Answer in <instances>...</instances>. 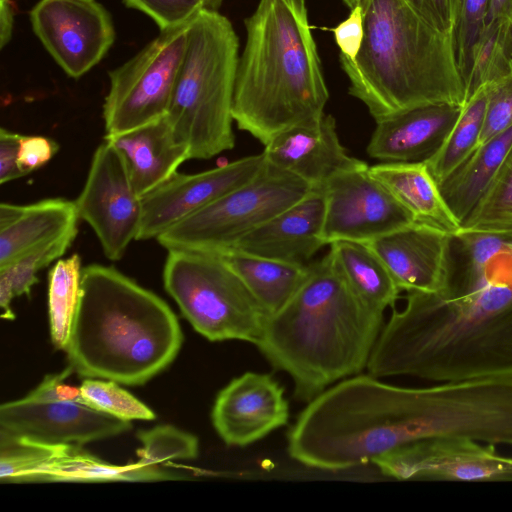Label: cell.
Wrapping results in <instances>:
<instances>
[{
  "mask_svg": "<svg viewBox=\"0 0 512 512\" xmlns=\"http://www.w3.org/2000/svg\"><path fill=\"white\" fill-rule=\"evenodd\" d=\"M139 461L159 465L169 460H191L198 455L197 438L172 425H160L140 431Z\"/></svg>",
  "mask_w": 512,
  "mask_h": 512,
  "instance_id": "cell-35",
  "label": "cell"
},
{
  "mask_svg": "<svg viewBox=\"0 0 512 512\" xmlns=\"http://www.w3.org/2000/svg\"><path fill=\"white\" fill-rule=\"evenodd\" d=\"M383 326V313L358 299L327 253L309 263L298 291L267 317L256 346L274 369L291 377L294 397L310 402L367 368Z\"/></svg>",
  "mask_w": 512,
  "mask_h": 512,
  "instance_id": "cell-2",
  "label": "cell"
},
{
  "mask_svg": "<svg viewBox=\"0 0 512 512\" xmlns=\"http://www.w3.org/2000/svg\"><path fill=\"white\" fill-rule=\"evenodd\" d=\"M77 233V228L72 229L0 267V307L3 319H15L11 309L12 300L22 295L30 296L32 287L39 281L38 272L61 259L74 242Z\"/></svg>",
  "mask_w": 512,
  "mask_h": 512,
  "instance_id": "cell-29",
  "label": "cell"
},
{
  "mask_svg": "<svg viewBox=\"0 0 512 512\" xmlns=\"http://www.w3.org/2000/svg\"><path fill=\"white\" fill-rule=\"evenodd\" d=\"M67 367L47 375L25 397L0 406V432L49 444H86L110 438L131 428L130 421L92 407L80 386L66 383Z\"/></svg>",
  "mask_w": 512,
  "mask_h": 512,
  "instance_id": "cell-9",
  "label": "cell"
},
{
  "mask_svg": "<svg viewBox=\"0 0 512 512\" xmlns=\"http://www.w3.org/2000/svg\"><path fill=\"white\" fill-rule=\"evenodd\" d=\"M511 18L512 0H489L487 23L499 19L510 21Z\"/></svg>",
  "mask_w": 512,
  "mask_h": 512,
  "instance_id": "cell-43",
  "label": "cell"
},
{
  "mask_svg": "<svg viewBox=\"0 0 512 512\" xmlns=\"http://www.w3.org/2000/svg\"><path fill=\"white\" fill-rule=\"evenodd\" d=\"M123 156L133 187L139 197L150 193L190 159L188 147L163 117L126 132L105 135Z\"/></svg>",
  "mask_w": 512,
  "mask_h": 512,
  "instance_id": "cell-22",
  "label": "cell"
},
{
  "mask_svg": "<svg viewBox=\"0 0 512 512\" xmlns=\"http://www.w3.org/2000/svg\"><path fill=\"white\" fill-rule=\"evenodd\" d=\"M507 51L509 59L512 63V18L509 21L508 33H507Z\"/></svg>",
  "mask_w": 512,
  "mask_h": 512,
  "instance_id": "cell-45",
  "label": "cell"
},
{
  "mask_svg": "<svg viewBox=\"0 0 512 512\" xmlns=\"http://www.w3.org/2000/svg\"><path fill=\"white\" fill-rule=\"evenodd\" d=\"M459 232L512 236V149Z\"/></svg>",
  "mask_w": 512,
  "mask_h": 512,
  "instance_id": "cell-31",
  "label": "cell"
},
{
  "mask_svg": "<svg viewBox=\"0 0 512 512\" xmlns=\"http://www.w3.org/2000/svg\"><path fill=\"white\" fill-rule=\"evenodd\" d=\"M313 190L266 161L254 179L177 222L156 240L167 250H227Z\"/></svg>",
  "mask_w": 512,
  "mask_h": 512,
  "instance_id": "cell-8",
  "label": "cell"
},
{
  "mask_svg": "<svg viewBox=\"0 0 512 512\" xmlns=\"http://www.w3.org/2000/svg\"><path fill=\"white\" fill-rule=\"evenodd\" d=\"M508 26L509 20L504 19L486 24L475 46L472 70L466 85V101L480 88L510 73L512 63L507 51Z\"/></svg>",
  "mask_w": 512,
  "mask_h": 512,
  "instance_id": "cell-32",
  "label": "cell"
},
{
  "mask_svg": "<svg viewBox=\"0 0 512 512\" xmlns=\"http://www.w3.org/2000/svg\"><path fill=\"white\" fill-rule=\"evenodd\" d=\"M486 109L478 145L512 126V69L486 85Z\"/></svg>",
  "mask_w": 512,
  "mask_h": 512,
  "instance_id": "cell-36",
  "label": "cell"
},
{
  "mask_svg": "<svg viewBox=\"0 0 512 512\" xmlns=\"http://www.w3.org/2000/svg\"><path fill=\"white\" fill-rule=\"evenodd\" d=\"M265 165L262 152L195 174L177 171L141 198L137 240L156 239L177 222L254 179Z\"/></svg>",
  "mask_w": 512,
  "mask_h": 512,
  "instance_id": "cell-16",
  "label": "cell"
},
{
  "mask_svg": "<svg viewBox=\"0 0 512 512\" xmlns=\"http://www.w3.org/2000/svg\"><path fill=\"white\" fill-rule=\"evenodd\" d=\"M263 154L268 163L316 190L334 176L366 164L347 153L334 117L327 114L280 132L264 145Z\"/></svg>",
  "mask_w": 512,
  "mask_h": 512,
  "instance_id": "cell-18",
  "label": "cell"
},
{
  "mask_svg": "<svg viewBox=\"0 0 512 512\" xmlns=\"http://www.w3.org/2000/svg\"><path fill=\"white\" fill-rule=\"evenodd\" d=\"M59 144L45 136L22 135L18 154V166L25 176L49 162L58 152Z\"/></svg>",
  "mask_w": 512,
  "mask_h": 512,
  "instance_id": "cell-38",
  "label": "cell"
},
{
  "mask_svg": "<svg viewBox=\"0 0 512 512\" xmlns=\"http://www.w3.org/2000/svg\"><path fill=\"white\" fill-rule=\"evenodd\" d=\"M29 19L36 37L71 78L89 72L115 41L111 14L97 0H39Z\"/></svg>",
  "mask_w": 512,
  "mask_h": 512,
  "instance_id": "cell-14",
  "label": "cell"
},
{
  "mask_svg": "<svg viewBox=\"0 0 512 512\" xmlns=\"http://www.w3.org/2000/svg\"><path fill=\"white\" fill-rule=\"evenodd\" d=\"M489 0H457L451 47L456 67L466 85L472 70L475 46L487 23Z\"/></svg>",
  "mask_w": 512,
  "mask_h": 512,
  "instance_id": "cell-33",
  "label": "cell"
},
{
  "mask_svg": "<svg viewBox=\"0 0 512 512\" xmlns=\"http://www.w3.org/2000/svg\"><path fill=\"white\" fill-rule=\"evenodd\" d=\"M322 192L327 245L336 241L367 243L417 223L370 174L367 163L334 176Z\"/></svg>",
  "mask_w": 512,
  "mask_h": 512,
  "instance_id": "cell-15",
  "label": "cell"
},
{
  "mask_svg": "<svg viewBox=\"0 0 512 512\" xmlns=\"http://www.w3.org/2000/svg\"><path fill=\"white\" fill-rule=\"evenodd\" d=\"M239 41L218 11L192 20L166 119L188 147L190 159H210L235 145L233 96Z\"/></svg>",
  "mask_w": 512,
  "mask_h": 512,
  "instance_id": "cell-6",
  "label": "cell"
},
{
  "mask_svg": "<svg viewBox=\"0 0 512 512\" xmlns=\"http://www.w3.org/2000/svg\"><path fill=\"white\" fill-rule=\"evenodd\" d=\"M183 478L159 465L139 460L108 463L79 444H49L0 432V480L27 482L159 481Z\"/></svg>",
  "mask_w": 512,
  "mask_h": 512,
  "instance_id": "cell-11",
  "label": "cell"
},
{
  "mask_svg": "<svg viewBox=\"0 0 512 512\" xmlns=\"http://www.w3.org/2000/svg\"><path fill=\"white\" fill-rule=\"evenodd\" d=\"M21 134L0 129V183L4 184L24 175L18 166Z\"/></svg>",
  "mask_w": 512,
  "mask_h": 512,
  "instance_id": "cell-41",
  "label": "cell"
},
{
  "mask_svg": "<svg viewBox=\"0 0 512 512\" xmlns=\"http://www.w3.org/2000/svg\"><path fill=\"white\" fill-rule=\"evenodd\" d=\"M424 21L450 36L457 0H404Z\"/></svg>",
  "mask_w": 512,
  "mask_h": 512,
  "instance_id": "cell-40",
  "label": "cell"
},
{
  "mask_svg": "<svg viewBox=\"0 0 512 512\" xmlns=\"http://www.w3.org/2000/svg\"><path fill=\"white\" fill-rule=\"evenodd\" d=\"M486 101V86H484L465 102L442 146L425 161L438 184L457 169L478 146Z\"/></svg>",
  "mask_w": 512,
  "mask_h": 512,
  "instance_id": "cell-28",
  "label": "cell"
},
{
  "mask_svg": "<svg viewBox=\"0 0 512 512\" xmlns=\"http://www.w3.org/2000/svg\"><path fill=\"white\" fill-rule=\"evenodd\" d=\"M369 172L417 223L449 235L459 233L461 223L425 162H382L369 166Z\"/></svg>",
  "mask_w": 512,
  "mask_h": 512,
  "instance_id": "cell-24",
  "label": "cell"
},
{
  "mask_svg": "<svg viewBox=\"0 0 512 512\" xmlns=\"http://www.w3.org/2000/svg\"><path fill=\"white\" fill-rule=\"evenodd\" d=\"M364 37L353 60L339 55L349 94L377 122L414 107L463 106L466 89L450 36L424 21L404 0H364Z\"/></svg>",
  "mask_w": 512,
  "mask_h": 512,
  "instance_id": "cell-5",
  "label": "cell"
},
{
  "mask_svg": "<svg viewBox=\"0 0 512 512\" xmlns=\"http://www.w3.org/2000/svg\"><path fill=\"white\" fill-rule=\"evenodd\" d=\"M344 4L351 10L357 5H361L364 0H342Z\"/></svg>",
  "mask_w": 512,
  "mask_h": 512,
  "instance_id": "cell-46",
  "label": "cell"
},
{
  "mask_svg": "<svg viewBox=\"0 0 512 512\" xmlns=\"http://www.w3.org/2000/svg\"><path fill=\"white\" fill-rule=\"evenodd\" d=\"M81 257L73 254L55 262L48 274V313L51 341L65 350L78 306L82 277Z\"/></svg>",
  "mask_w": 512,
  "mask_h": 512,
  "instance_id": "cell-30",
  "label": "cell"
},
{
  "mask_svg": "<svg viewBox=\"0 0 512 512\" xmlns=\"http://www.w3.org/2000/svg\"><path fill=\"white\" fill-rule=\"evenodd\" d=\"M14 28V9L11 0H0V48L11 40Z\"/></svg>",
  "mask_w": 512,
  "mask_h": 512,
  "instance_id": "cell-42",
  "label": "cell"
},
{
  "mask_svg": "<svg viewBox=\"0 0 512 512\" xmlns=\"http://www.w3.org/2000/svg\"><path fill=\"white\" fill-rule=\"evenodd\" d=\"M364 16L362 5L350 10L349 16L336 27L331 28L340 56L349 60L357 56L364 37Z\"/></svg>",
  "mask_w": 512,
  "mask_h": 512,
  "instance_id": "cell-39",
  "label": "cell"
},
{
  "mask_svg": "<svg viewBox=\"0 0 512 512\" xmlns=\"http://www.w3.org/2000/svg\"><path fill=\"white\" fill-rule=\"evenodd\" d=\"M167 251L165 290L193 328L210 341L256 345L268 314L222 257L210 251Z\"/></svg>",
  "mask_w": 512,
  "mask_h": 512,
  "instance_id": "cell-7",
  "label": "cell"
},
{
  "mask_svg": "<svg viewBox=\"0 0 512 512\" xmlns=\"http://www.w3.org/2000/svg\"><path fill=\"white\" fill-rule=\"evenodd\" d=\"M245 27L232 115L238 129L266 145L325 114L329 93L305 0H260Z\"/></svg>",
  "mask_w": 512,
  "mask_h": 512,
  "instance_id": "cell-4",
  "label": "cell"
},
{
  "mask_svg": "<svg viewBox=\"0 0 512 512\" xmlns=\"http://www.w3.org/2000/svg\"><path fill=\"white\" fill-rule=\"evenodd\" d=\"M374 377L512 378V236L452 235L444 281L407 292L370 356Z\"/></svg>",
  "mask_w": 512,
  "mask_h": 512,
  "instance_id": "cell-1",
  "label": "cell"
},
{
  "mask_svg": "<svg viewBox=\"0 0 512 512\" xmlns=\"http://www.w3.org/2000/svg\"><path fill=\"white\" fill-rule=\"evenodd\" d=\"M211 418L225 444L244 447L286 425L289 404L270 374L245 372L218 393Z\"/></svg>",
  "mask_w": 512,
  "mask_h": 512,
  "instance_id": "cell-17",
  "label": "cell"
},
{
  "mask_svg": "<svg viewBox=\"0 0 512 512\" xmlns=\"http://www.w3.org/2000/svg\"><path fill=\"white\" fill-rule=\"evenodd\" d=\"M191 22L160 31L137 54L108 72L109 89L103 104L106 135L166 116Z\"/></svg>",
  "mask_w": 512,
  "mask_h": 512,
  "instance_id": "cell-10",
  "label": "cell"
},
{
  "mask_svg": "<svg viewBox=\"0 0 512 512\" xmlns=\"http://www.w3.org/2000/svg\"><path fill=\"white\" fill-rule=\"evenodd\" d=\"M512 149V126L478 145L445 180L440 192L458 221L478 204Z\"/></svg>",
  "mask_w": 512,
  "mask_h": 512,
  "instance_id": "cell-25",
  "label": "cell"
},
{
  "mask_svg": "<svg viewBox=\"0 0 512 512\" xmlns=\"http://www.w3.org/2000/svg\"><path fill=\"white\" fill-rule=\"evenodd\" d=\"M79 219L95 232L104 255L120 260L137 240L142 201L121 153L106 139L93 153L87 178L74 200Z\"/></svg>",
  "mask_w": 512,
  "mask_h": 512,
  "instance_id": "cell-12",
  "label": "cell"
},
{
  "mask_svg": "<svg viewBox=\"0 0 512 512\" xmlns=\"http://www.w3.org/2000/svg\"><path fill=\"white\" fill-rule=\"evenodd\" d=\"M126 7L150 17L160 31L191 22L203 9L199 0H122Z\"/></svg>",
  "mask_w": 512,
  "mask_h": 512,
  "instance_id": "cell-37",
  "label": "cell"
},
{
  "mask_svg": "<svg viewBox=\"0 0 512 512\" xmlns=\"http://www.w3.org/2000/svg\"><path fill=\"white\" fill-rule=\"evenodd\" d=\"M218 253L235 271L268 316L281 310L305 281L308 265L227 249Z\"/></svg>",
  "mask_w": 512,
  "mask_h": 512,
  "instance_id": "cell-26",
  "label": "cell"
},
{
  "mask_svg": "<svg viewBox=\"0 0 512 512\" xmlns=\"http://www.w3.org/2000/svg\"><path fill=\"white\" fill-rule=\"evenodd\" d=\"M462 107L433 103L379 120L367 153L381 162H425L442 146Z\"/></svg>",
  "mask_w": 512,
  "mask_h": 512,
  "instance_id": "cell-20",
  "label": "cell"
},
{
  "mask_svg": "<svg viewBox=\"0 0 512 512\" xmlns=\"http://www.w3.org/2000/svg\"><path fill=\"white\" fill-rule=\"evenodd\" d=\"M84 399L94 408L115 418L131 420H153L154 412L121 388L117 382L86 378L80 385Z\"/></svg>",
  "mask_w": 512,
  "mask_h": 512,
  "instance_id": "cell-34",
  "label": "cell"
},
{
  "mask_svg": "<svg viewBox=\"0 0 512 512\" xmlns=\"http://www.w3.org/2000/svg\"><path fill=\"white\" fill-rule=\"evenodd\" d=\"M182 341L177 317L162 298L112 266L83 267L64 350L74 372L141 385L172 363Z\"/></svg>",
  "mask_w": 512,
  "mask_h": 512,
  "instance_id": "cell-3",
  "label": "cell"
},
{
  "mask_svg": "<svg viewBox=\"0 0 512 512\" xmlns=\"http://www.w3.org/2000/svg\"><path fill=\"white\" fill-rule=\"evenodd\" d=\"M204 9L218 11L224 0H199Z\"/></svg>",
  "mask_w": 512,
  "mask_h": 512,
  "instance_id": "cell-44",
  "label": "cell"
},
{
  "mask_svg": "<svg viewBox=\"0 0 512 512\" xmlns=\"http://www.w3.org/2000/svg\"><path fill=\"white\" fill-rule=\"evenodd\" d=\"M451 236L414 223L367 244L382 260L401 291L432 292L444 281Z\"/></svg>",
  "mask_w": 512,
  "mask_h": 512,
  "instance_id": "cell-19",
  "label": "cell"
},
{
  "mask_svg": "<svg viewBox=\"0 0 512 512\" xmlns=\"http://www.w3.org/2000/svg\"><path fill=\"white\" fill-rule=\"evenodd\" d=\"M372 463L398 480L462 482L512 481V457L496 445L463 438H435L408 443Z\"/></svg>",
  "mask_w": 512,
  "mask_h": 512,
  "instance_id": "cell-13",
  "label": "cell"
},
{
  "mask_svg": "<svg viewBox=\"0 0 512 512\" xmlns=\"http://www.w3.org/2000/svg\"><path fill=\"white\" fill-rule=\"evenodd\" d=\"M324 197L314 189L305 198L283 210L244 236L230 249L308 265L327 244L323 239Z\"/></svg>",
  "mask_w": 512,
  "mask_h": 512,
  "instance_id": "cell-21",
  "label": "cell"
},
{
  "mask_svg": "<svg viewBox=\"0 0 512 512\" xmlns=\"http://www.w3.org/2000/svg\"><path fill=\"white\" fill-rule=\"evenodd\" d=\"M75 201L48 198L31 204H0V267L77 228Z\"/></svg>",
  "mask_w": 512,
  "mask_h": 512,
  "instance_id": "cell-23",
  "label": "cell"
},
{
  "mask_svg": "<svg viewBox=\"0 0 512 512\" xmlns=\"http://www.w3.org/2000/svg\"><path fill=\"white\" fill-rule=\"evenodd\" d=\"M329 247L336 269L361 302L381 313L395 306L401 290L367 243L336 241Z\"/></svg>",
  "mask_w": 512,
  "mask_h": 512,
  "instance_id": "cell-27",
  "label": "cell"
}]
</instances>
